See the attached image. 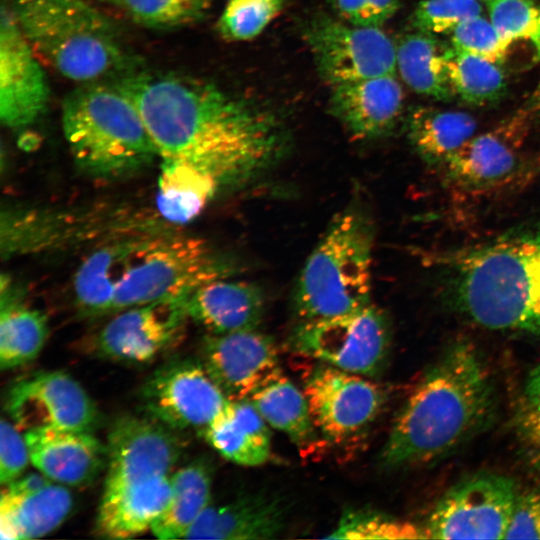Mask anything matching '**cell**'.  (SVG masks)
<instances>
[{"instance_id": "cell-27", "label": "cell", "mask_w": 540, "mask_h": 540, "mask_svg": "<svg viewBox=\"0 0 540 540\" xmlns=\"http://www.w3.org/2000/svg\"><path fill=\"white\" fill-rule=\"evenodd\" d=\"M0 367L8 370L34 360L49 334L46 315L22 301L6 276L1 277Z\"/></svg>"}, {"instance_id": "cell-20", "label": "cell", "mask_w": 540, "mask_h": 540, "mask_svg": "<svg viewBox=\"0 0 540 540\" xmlns=\"http://www.w3.org/2000/svg\"><path fill=\"white\" fill-rule=\"evenodd\" d=\"M396 74L332 86L330 108L352 136L373 139L390 132L403 110Z\"/></svg>"}, {"instance_id": "cell-23", "label": "cell", "mask_w": 540, "mask_h": 540, "mask_svg": "<svg viewBox=\"0 0 540 540\" xmlns=\"http://www.w3.org/2000/svg\"><path fill=\"white\" fill-rule=\"evenodd\" d=\"M190 320L209 334H225L256 329L264 311L260 288L227 278L203 284L187 298Z\"/></svg>"}, {"instance_id": "cell-39", "label": "cell", "mask_w": 540, "mask_h": 540, "mask_svg": "<svg viewBox=\"0 0 540 540\" xmlns=\"http://www.w3.org/2000/svg\"><path fill=\"white\" fill-rule=\"evenodd\" d=\"M452 46L482 56L498 65L505 62L508 48L491 21L481 15L468 19L452 31Z\"/></svg>"}, {"instance_id": "cell-29", "label": "cell", "mask_w": 540, "mask_h": 540, "mask_svg": "<svg viewBox=\"0 0 540 540\" xmlns=\"http://www.w3.org/2000/svg\"><path fill=\"white\" fill-rule=\"evenodd\" d=\"M213 466L207 458H197L171 476V496L162 514L151 527L159 539L184 538L211 501Z\"/></svg>"}, {"instance_id": "cell-1", "label": "cell", "mask_w": 540, "mask_h": 540, "mask_svg": "<svg viewBox=\"0 0 540 540\" xmlns=\"http://www.w3.org/2000/svg\"><path fill=\"white\" fill-rule=\"evenodd\" d=\"M114 84L138 109L161 159L196 165L223 188L253 180L287 148L272 112L213 84L137 69Z\"/></svg>"}, {"instance_id": "cell-21", "label": "cell", "mask_w": 540, "mask_h": 540, "mask_svg": "<svg viewBox=\"0 0 540 540\" xmlns=\"http://www.w3.org/2000/svg\"><path fill=\"white\" fill-rule=\"evenodd\" d=\"M282 500L265 494L242 495L220 505L209 504L185 539L259 540L277 537L285 526Z\"/></svg>"}, {"instance_id": "cell-6", "label": "cell", "mask_w": 540, "mask_h": 540, "mask_svg": "<svg viewBox=\"0 0 540 540\" xmlns=\"http://www.w3.org/2000/svg\"><path fill=\"white\" fill-rule=\"evenodd\" d=\"M373 241L364 212L349 209L336 216L297 281L294 303L302 320L335 317L370 304Z\"/></svg>"}, {"instance_id": "cell-45", "label": "cell", "mask_w": 540, "mask_h": 540, "mask_svg": "<svg viewBox=\"0 0 540 540\" xmlns=\"http://www.w3.org/2000/svg\"><path fill=\"white\" fill-rule=\"evenodd\" d=\"M399 8V0H371L373 24L380 27L391 18Z\"/></svg>"}, {"instance_id": "cell-30", "label": "cell", "mask_w": 540, "mask_h": 540, "mask_svg": "<svg viewBox=\"0 0 540 540\" xmlns=\"http://www.w3.org/2000/svg\"><path fill=\"white\" fill-rule=\"evenodd\" d=\"M476 127L468 113L419 107L409 117L408 137L417 154L436 168L474 136Z\"/></svg>"}, {"instance_id": "cell-4", "label": "cell", "mask_w": 540, "mask_h": 540, "mask_svg": "<svg viewBox=\"0 0 540 540\" xmlns=\"http://www.w3.org/2000/svg\"><path fill=\"white\" fill-rule=\"evenodd\" d=\"M16 22L39 59L80 83L135 69L114 24L87 0H15Z\"/></svg>"}, {"instance_id": "cell-40", "label": "cell", "mask_w": 540, "mask_h": 540, "mask_svg": "<svg viewBox=\"0 0 540 540\" xmlns=\"http://www.w3.org/2000/svg\"><path fill=\"white\" fill-rule=\"evenodd\" d=\"M30 460L25 435L6 419L0 424V483L6 485L23 475Z\"/></svg>"}, {"instance_id": "cell-36", "label": "cell", "mask_w": 540, "mask_h": 540, "mask_svg": "<svg viewBox=\"0 0 540 540\" xmlns=\"http://www.w3.org/2000/svg\"><path fill=\"white\" fill-rule=\"evenodd\" d=\"M149 27L171 28L199 18L201 0H98Z\"/></svg>"}, {"instance_id": "cell-24", "label": "cell", "mask_w": 540, "mask_h": 540, "mask_svg": "<svg viewBox=\"0 0 540 540\" xmlns=\"http://www.w3.org/2000/svg\"><path fill=\"white\" fill-rule=\"evenodd\" d=\"M149 230L111 238L80 264L73 280L75 304L84 316L111 314L116 290L126 272L138 237Z\"/></svg>"}, {"instance_id": "cell-38", "label": "cell", "mask_w": 540, "mask_h": 540, "mask_svg": "<svg viewBox=\"0 0 540 540\" xmlns=\"http://www.w3.org/2000/svg\"><path fill=\"white\" fill-rule=\"evenodd\" d=\"M481 13L478 0H423L414 11L412 23L418 31L434 35L452 32Z\"/></svg>"}, {"instance_id": "cell-31", "label": "cell", "mask_w": 540, "mask_h": 540, "mask_svg": "<svg viewBox=\"0 0 540 540\" xmlns=\"http://www.w3.org/2000/svg\"><path fill=\"white\" fill-rule=\"evenodd\" d=\"M444 50L433 34L417 30L404 36L396 45V65L402 80L418 94L451 101L455 95L447 76Z\"/></svg>"}, {"instance_id": "cell-2", "label": "cell", "mask_w": 540, "mask_h": 540, "mask_svg": "<svg viewBox=\"0 0 540 540\" xmlns=\"http://www.w3.org/2000/svg\"><path fill=\"white\" fill-rule=\"evenodd\" d=\"M496 394L475 346L457 340L427 371L396 417L380 462L385 468L441 459L488 427Z\"/></svg>"}, {"instance_id": "cell-35", "label": "cell", "mask_w": 540, "mask_h": 540, "mask_svg": "<svg viewBox=\"0 0 540 540\" xmlns=\"http://www.w3.org/2000/svg\"><path fill=\"white\" fill-rule=\"evenodd\" d=\"M329 539H421L423 529L371 509L346 511ZM426 539V538H425Z\"/></svg>"}, {"instance_id": "cell-15", "label": "cell", "mask_w": 540, "mask_h": 540, "mask_svg": "<svg viewBox=\"0 0 540 540\" xmlns=\"http://www.w3.org/2000/svg\"><path fill=\"white\" fill-rule=\"evenodd\" d=\"M183 444L179 431L151 417H121L107 437L103 491L169 476L181 457Z\"/></svg>"}, {"instance_id": "cell-19", "label": "cell", "mask_w": 540, "mask_h": 540, "mask_svg": "<svg viewBox=\"0 0 540 540\" xmlns=\"http://www.w3.org/2000/svg\"><path fill=\"white\" fill-rule=\"evenodd\" d=\"M33 466L51 481L87 487L107 464V446L92 432L38 429L24 433Z\"/></svg>"}, {"instance_id": "cell-46", "label": "cell", "mask_w": 540, "mask_h": 540, "mask_svg": "<svg viewBox=\"0 0 540 540\" xmlns=\"http://www.w3.org/2000/svg\"><path fill=\"white\" fill-rule=\"evenodd\" d=\"M521 109L529 118L532 126L540 124V81Z\"/></svg>"}, {"instance_id": "cell-42", "label": "cell", "mask_w": 540, "mask_h": 540, "mask_svg": "<svg viewBox=\"0 0 540 540\" xmlns=\"http://www.w3.org/2000/svg\"><path fill=\"white\" fill-rule=\"evenodd\" d=\"M504 539H540V482L518 492Z\"/></svg>"}, {"instance_id": "cell-41", "label": "cell", "mask_w": 540, "mask_h": 540, "mask_svg": "<svg viewBox=\"0 0 540 540\" xmlns=\"http://www.w3.org/2000/svg\"><path fill=\"white\" fill-rule=\"evenodd\" d=\"M513 427L525 457L540 469V400L523 395L513 418Z\"/></svg>"}, {"instance_id": "cell-12", "label": "cell", "mask_w": 540, "mask_h": 540, "mask_svg": "<svg viewBox=\"0 0 540 540\" xmlns=\"http://www.w3.org/2000/svg\"><path fill=\"white\" fill-rule=\"evenodd\" d=\"M141 399L149 417L176 431L199 433L229 401L201 362L191 359L156 369L144 383Z\"/></svg>"}, {"instance_id": "cell-43", "label": "cell", "mask_w": 540, "mask_h": 540, "mask_svg": "<svg viewBox=\"0 0 540 540\" xmlns=\"http://www.w3.org/2000/svg\"><path fill=\"white\" fill-rule=\"evenodd\" d=\"M343 18L358 26H374L371 0H333Z\"/></svg>"}, {"instance_id": "cell-10", "label": "cell", "mask_w": 540, "mask_h": 540, "mask_svg": "<svg viewBox=\"0 0 540 540\" xmlns=\"http://www.w3.org/2000/svg\"><path fill=\"white\" fill-rule=\"evenodd\" d=\"M304 35L320 75L332 86L396 74V44L379 27L319 16Z\"/></svg>"}, {"instance_id": "cell-32", "label": "cell", "mask_w": 540, "mask_h": 540, "mask_svg": "<svg viewBox=\"0 0 540 540\" xmlns=\"http://www.w3.org/2000/svg\"><path fill=\"white\" fill-rule=\"evenodd\" d=\"M249 400L269 426L286 434L298 447L306 448L316 440L306 396L284 375Z\"/></svg>"}, {"instance_id": "cell-17", "label": "cell", "mask_w": 540, "mask_h": 540, "mask_svg": "<svg viewBox=\"0 0 540 540\" xmlns=\"http://www.w3.org/2000/svg\"><path fill=\"white\" fill-rule=\"evenodd\" d=\"M532 123L520 109L494 129L472 136L436 168L450 186L480 191L503 184L517 170L518 150Z\"/></svg>"}, {"instance_id": "cell-37", "label": "cell", "mask_w": 540, "mask_h": 540, "mask_svg": "<svg viewBox=\"0 0 540 540\" xmlns=\"http://www.w3.org/2000/svg\"><path fill=\"white\" fill-rule=\"evenodd\" d=\"M283 0H230L218 28L222 36L234 41L258 36L280 13Z\"/></svg>"}, {"instance_id": "cell-22", "label": "cell", "mask_w": 540, "mask_h": 540, "mask_svg": "<svg viewBox=\"0 0 540 540\" xmlns=\"http://www.w3.org/2000/svg\"><path fill=\"white\" fill-rule=\"evenodd\" d=\"M170 496V475L103 491L94 532L110 539L132 538L145 533L165 510Z\"/></svg>"}, {"instance_id": "cell-28", "label": "cell", "mask_w": 540, "mask_h": 540, "mask_svg": "<svg viewBox=\"0 0 540 540\" xmlns=\"http://www.w3.org/2000/svg\"><path fill=\"white\" fill-rule=\"evenodd\" d=\"M221 189L220 182L202 168L180 160L162 159L157 210L168 223L185 224L196 218Z\"/></svg>"}, {"instance_id": "cell-5", "label": "cell", "mask_w": 540, "mask_h": 540, "mask_svg": "<svg viewBox=\"0 0 540 540\" xmlns=\"http://www.w3.org/2000/svg\"><path fill=\"white\" fill-rule=\"evenodd\" d=\"M61 116L73 159L89 177H128L159 157L138 109L114 83H82L63 100Z\"/></svg>"}, {"instance_id": "cell-9", "label": "cell", "mask_w": 540, "mask_h": 540, "mask_svg": "<svg viewBox=\"0 0 540 540\" xmlns=\"http://www.w3.org/2000/svg\"><path fill=\"white\" fill-rule=\"evenodd\" d=\"M518 489L510 477L480 473L452 486L423 528L429 539H504Z\"/></svg>"}, {"instance_id": "cell-34", "label": "cell", "mask_w": 540, "mask_h": 540, "mask_svg": "<svg viewBox=\"0 0 540 540\" xmlns=\"http://www.w3.org/2000/svg\"><path fill=\"white\" fill-rule=\"evenodd\" d=\"M490 21L510 50L517 42L528 43L534 60H540V4L534 0H489Z\"/></svg>"}, {"instance_id": "cell-26", "label": "cell", "mask_w": 540, "mask_h": 540, "mask_svg": "<svg viewBox=\"0 0 540 540\" xmlns=\"http://www.w3.org/2000/svg\"><path fill=\"white\" fill-rule=\"evenodd\" d=\"M74 499L67 486L51 482L25 493L2 488L0 535L3 540L43 537L57 529L71 514Z\"/></svg>"}, {"instance_id": "cell-47", "label": "cell", "mask_w": 540, "mask_h": 540, "mask_svg": "<svg viewBox=\"0 0 540 540\" xmlns=\"http://www.w3.org/2000/svg\"><path fill=\"white\" fill-rule=\"evenodd\" d=\"M524 396L540 400V365L530 372L525 384Z\"/></svg>"}, {"instance_id": "cell-44", "label": "cell", "mask_w": 540, "mask_h": 540, "mask_svg": "<svg viewBox=\"0 0 540 540\" xmlns=\"http://www.w3.org/2000/svg\"><path fill=\"white\" fill-rule=\"evenodd\" d=\"M51 482L53 481H51L43 473L31 472L25 475H21L14 481L3 485V488L15 493H25L42 489L49 485Z\"/></svg>"}, {"instance_id": "cell-48", "label": "cell", "mask_w": 540, "mask_h": 540, "mask_svg": "<svg viewBox=\"0 0 540 540\" xmlns=\"http://www.w3.org/2000/svg\"><path fill=\"white\" fill-rule=\"evenodd\" d=\"M484 1H489V0H484Z\"/></svg>"}, {"instance_id": "cell-11", "label": "cell", "mask_w": 540, "mask_h": 540, "mask_svg": "<svg viewBox=\"0 0 540 540\" xmlns=\"http://www.w3.org/2000/svg\"><path fill=\"white\" fill-rule=\"evenodd\" d=\"M187 298L166 299L118 311L94 340V353L105 360L143 365L181 341L190 320Z\"/></svg>"}, {"instance_id": "cell-18", "label": "cell", "mask_w": 540, "mask_h": 540, "mask_svg": "<svg viewBox=\"0 0 540 540\" xmlns=\"http://www.w3.org/2000/svg\"><path fill=\"white\" fill-rule=\"evenodd\" d=\"M49 89L45 73L10 7H2L0 26V119L10 129L33 124L45 111Z\"/></svg>"}, {"instance_id": "cell-25", "label": "cell", "mask_w": 540, "mask_h": 540, "mask_svg": "<svg viewBox=\"0 0 540 540\" xmlns=\"http://www.w3.org/2000/svg\"><path fill=\"white\" fill-rule=\"evenodd\" d=\"M267 422L249 399L229 400L200 433L226 460L255 467L271 456V433Z\"/></svg>"}, {"instance_id": "cell-13", "label": "cell", "mask_w": 540, "mask_h": 540, "mask_svg": "<svg viewBox=\"0 0 540 540\" xmlns=\"http://www.w3.org/2000/svg\"><path fill=\"white\" fill-rule=\"evenodd\" d=\"M5 408L23 433L38 429L93 432L99 423V412L85 389L59 370L16 381L7 392Z\"/></svg>"}, {"instance_id": "cell-14", "label": "cell", "mask_w": 540, "mask_h": 540, "mask_svg": "<svg viewBox=\"0 0 540 540\" xmlns=\"http://www.w3.org/2000/svg\"><path fill=\"white\" fill-rule=\"evenodd\" d=\"M303 392L316 429L334 443L368 428L384 400L381 389L366 376L325 363L312 371Z\"/></svg>"}, {"instance_id": "cell-8", "label": "cell", "mask_w": 540, "mask_h": 540, "mask_svg": "<svg viewBox=\"0 0 540 540\" xmlns=\"http://www.w3.org/2000/svg\"><path fill=\"white\" fill-rule=\"evenodd\" d=\"M291 343L303 355L372 377L381 371L387 357L390 325L384 312L369 304L335 317L302 320Z\"/></svg>"}, {"instance_id": "cell-33", "label": "cell", "mask_w": 540, "mask_h": 540, "mask_svg": "<svg viewBox=\"0 0 540 540\" xmlns=\"http://www.w3.org/2000/svg\"><path fill=\"white\" fill-rule=\"evenodd\" d=\"M443 56L454 95L464 103L489 106L504 97L507 83L498 64L453 46Z\"/></svg>"}, {"instance_id": "cell-7", "label": "cell", "mask_w": 540, "mask_h": 540, "mask_svg": "<svg viewBox=\"0 0 540 540\" xmlns=\"http://www.w3.org/2000/svg\"><path fill=\"white\" fill-rule=\"evenodd\" d=\"M236 267L204 240L150 230L136 243L116 290L111 314L166 299L188 297L203 284L228 278Z\"/></svg>"}, {"instance_id": "cell-3", "label": "cell", "mask_w": 540, "mask_h": 540, "mask_svg": "<svg viewBox=\"0 0 540 540\" xmlns=\"http://www.w3.org/2000/svg\"><path fill=\"white\" fill-rule=\"evenodd\" d=\"M433 260L457 313L488 329L540 336V222Z\"/></svg>"}, {"instance_id": "cell-16", "label": "cell", "mask_w": 540, "mask_h": 540, "mask_svg": "<svg viewBox=\"0 0 540 540\" xmlns=\"http://www.w3.org/2000/svg\"><path fill=\"white\" fill-rule=\"evenodd\" d=\"M199 361L229 400L250 399L283 375L274 341L256 329L208 334Z\"/></svg>"}]
</instances>
